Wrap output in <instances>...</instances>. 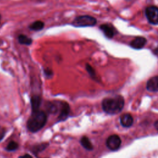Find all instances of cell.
<instances>
[{
  "label": "cell",
  "instance_id": "cell-1",
  "mask_svg": "<svg viewBox=\"0 0 158 158\" xmlns=\"http://www.w3.org/2000/svg\"><path fill=\"white\" fill-rule=\"evenodd\" d=\"M47 121V115L43 110L32 111L31 115L27 121V128L31 132L35 133L40 130L45 125Z\"/></svg>",
  "mask_w": 158,
  "mask_h": 158
},
{
  "label": "cell",
  "instance_id": "cell-2",
  "mask_svg": "<svg viewBox=\"0 0 158 158\" xmlns=\"http://www.w3.org/2000/svg\"><path fill=\"white\" fill-rule=\"evenodd\" d=\"M124 106V99L121 96L114 98H107L102 102L103 110L109 114H115L120 112Z\"/></svg>",
  "mask_w": 158,
  "mask_h": 158
},
{
  "label": "cell",
  "instance_id": "cell-3",
  "mask_svg": "<svg viewBox=\"0 0 158 158\" xmlns=\"http://www.w3.org/2000/svg\"><path fill=\"white\" fill-rule=\"evenodd\" d=\"M96 23V19L89 15H81L76 16L70 23L72 26L76 28L94 27Z\"/></svg>",
  "mask_w": 158,
  "mask_h": 158
},
{
  "label": "cell",
  "instance_id": "cell-4",
  "mask_svg": "<svg viewBox=\"0 0 158 158\" xmlns=\"http://www.w3.org/2000/svg\"><path fill=\"white\" fill-rule=\"evenodd\" d=\"M145 14L149 22L151 24H158V8L156 6H149L146 9Z\"/></svg>",
  "mask_w": 158,
  "mask_h": 158
},
{
  "label": "cell",
  "instance_id": "cell-5",
  "mask_svg": "<svg viewBox=\"0 0 158 158\" xmlns=\"http://www.w3.org/2000/svg\"><path fill=\"white\" fill-rule=\"evenodd\" d=\"M121 145L120 138L117 135L109 136L106 140V146L111 151L117 150Z\"/></svg>",
  "mask_w": 158,
  "mask_h": 158
},
{
  "label": "cell",
  "instance_id": "cell-6",
  "mask_svg": "<svg viewBox=\"0 0 158 158\" xmlns=\"http://www.w3.org/2000/svg\"><path fill=\"white\" fill-rule=\"evenodd\" d=\"M99 29L103 33L104 36L109 38H112L115 33V29L112 25L110 23H104L99 26Z\"/></svg>",
  "mask_w": 158,
  "mask_h": 158
},
{
  "label": "cell",
  "instance_id": "cell-7",
  "mask_svg": "<svg viewBox=\"0 0 158 158\" xmlns=\"http://www.w3.org/2000/svg\"><path fill=\"white\" fill-rule=\"evenodd\" d=\"M70 113V106L66 102H60V110L59 114L58 120L60 121L65 120Z\"/></svg>",
  "mask_w": 158,
  "mask_h": 158
},
{
  "label": "cell",
  "instance_id": "cell-8",
  "mask_svg": "<svg viewBox=\"0 0 158 158\" xmlns=\"http://www.w3.org/2000/svg\"><path fill=\"white\" fill-rule=\"evenodd\" d=\"M146 43H147V40L145 38L142 36H138L135 38L134 40H133L130 42V45L131 48L134 49H140L145 46Z\"/></svg>",
  "mask_w": 158,
  "mask_h": 158
},
{
  "label": "cell",
  "instance_id": "cell-9",
  "mask_svg": "<svg viewBox=\"0 0 158 158\" xmlns=\"http://www.w3.org/2000/svg\"><path fill=\"white\" fill-rule=\"evenodd\" d=\"M146 88L151 92H156L158 91V76L153 77L148 81Z\"/></svg>",
  "mask_w": 158,
  "mask_h": 158
},
{
  "label": "cell",
  "instance_id": "cell-10",
  "mask_svg": "<svg viewBox=\"0 0 158 158\" xmlns=\"http://www.w3.org/2000/svg\"><path fill=\"white\" fill-rule=\"evenodd\" d=\"M120 121L121 125L123 127H129L132 125L133 123V118L130 114L126 113L120 116Z\"/></svg>",
  "mask_w": 158,
  "mask_h": 158
},
{
  "label": "cell",
  "instance_id": "cell-11",
  "mask_svg": "<svg viewBox=\"0 0 158 158\" xmlns=\"http://www.w3.org/2000/svg\"><path fill=\"white\" fill-rule=\"evenodd\" d=\"M44 22L42 20H35L31 22L28 27V29L31 31H41L44 27Z\"/></svg>",
  "mask_w": 158,
  "mask_h": 158
},
{
  "label": "cell",
  "instance_id": "cell-12",
  "mask_svg": "<svg viewBox=\"0 0 158 158\" xmlns=\"http://www.w3.org/2000/svg\"><path fill=\"white\" fill-rule=\"evenodd\" d=\"M18 43L22 45L30 46L33 43V39L25 34H20L17 36Z\"/></svg>",
  "mask_w": 158,
  "mask_h": 158
},
{
  "label": "cell",
  "instance_id": "cell-13",
  "mask_svg": "<svg viewBox=\"0 0 158 158\" xmlns=\"http://www.w3.org/2000/svg\"><path fill=\"white\" fill-rule=\"evenodd\" d=\"M41 103V98L39 96H33L31 99V105L32 111L40 110V106Z\"/></svg>",
  "mask_w": 158,
  "mask_h": 158
},
{
  "label": "cell",
  "instance_id": "cell-14",
  "mask_svg": "<svg viewBox=\"0 0 158 158\" xmlns=\"http://www.w3.org/2000/svg\"><path fill=\"white\" fill-rule=\"evenodd\" d=\"M80 143L82 146L88 151H91L93 149L92 143H91L89 138L86 136H83L80 139Z\"/></svg>",
  "mask_w": 158,
  "mask_h": 158
},
{
  "label": "cell",
  "instance_id": "cell-15",
  "mask_svg": "<svg viewBox=\"0 0 158 158\" xmlns=\"http://www.w3.org/2000/svg\"><path fill=\"white\" fill-rule=\"evenodd\" d=\"M48 143H41L40 144H37L33 148V152H34L35 154H38L40 152L44 150L47 146H48Z\"/></svg>",
  "mask_w": 158,
  "mask_h": 158
},
{
  "label": "cell",
  "instance_id": "cell-16",
  "mask_svg": "<svg viewBox=\"0 0 158 158\" xmlns=\"http://www.w3.org/2000/svg\"><path fill=\"white\" fill-rule=\"evenodd\" d=\"M17 148H18V144L14 141H11L7 144L6 149L9 151H14L16 150Z\"/></svg>",
  "mask_w": 158,
  "mask_h": 158
},
{
  "label": "cell",
  "instance_id": "cell-17",
  "mask_svg": "<svg viewBox=\"0 0 158 158\" xmlns=\"http://www.w3.org/2000/svg\"><path fill=\"white\" fill-rule=\"evenodd\" d=\"M86 69L88 73L91 76V77H94L95 76V72L94 69L88 64H86Z\"/></svg>",
  "mask_w": 158,
  "mask_h": 158
},
{
  "label": "cell",
  "instance_id": "cell-18",
  "mask_svg": "<svg viewBox=\"0 0 158 158\" xmlns=\"http://www.w3.org/2000/svg\"><path fill=\"white\" fill-rule=\"evenodd\" d=\"M44 73L46 74V76H52V71L51 69H48V68L44 69Z\"/></svg>",
  "mask_w": 158,
  "mask_h": 158
},
{
  "label": "cell",
  "instance_id": "cell-19",
  "mask_svg": "<svg viewBox=\"0 0 158 158\" xmlns=\"http://www.w3.org/2000/svg\"><path fill=\"white\" fill-rule=\"evenodd\" d=\"M18 158H33L30 154H24L23 156H19Z\"/></svg>",
  "mask_w": 158,
  "mask_h": 158
},
{
  "label": "cell",
  "instance_id": "cell-20",
  "mask_svg": "<svg viewBox=\"0 0 158 158\" xmlns=\"http://www.w3.org/2000/svg\"><path fill=\"white\" fill-rule=\"evenodd\" d=\"M154 127H155V128H156V130L158 131V120L156 121V122L154 123Z\"/></svg>",
  "mask_w": 158,
  "mask_h": 158
},
{
  "label": "cell",
  "instance_id": "cell-21",
  "mask_svg": "<svg viewBox=\"0 0 158 158\" xmlns=\"http://www.w3.org/2000/svg\"><path fill=\"white\" fill-rule=\"evenodd\" d=\"M154 52L156 54H158V47L154 49Z\"/></svg>",
  "mask_w": 158,
  "mask_h": 158
},
{
  "label": "cell",
  "instance_id": "cell-22",
  "mask_svg": "<svg viewBox=\"0 0 158 158\" xmlns=\"http://www.w3.org/2000/svg\"><path fill=\"white\" fill-rule=\"evenodd\" d=\"M1 19H2V16H1V14H0V23H1Z\"/></svg>",
  "mask_w": 158,
  "mask_h": 158
},
{
  "label": "cell",
  "instance_id": "cell-23",
  "mask_svg": "<svg viewBox=\"0 0 158 158\" xmlns=\"http://www.w3.org/2000/svg\"><path fill=\"white\" fill-rule=\"evenodd\" d=\"M2 43V41H1V40H0V45H1V43Z\"/></svg>",
  "mask_w": 158,
  "mask_h": 158
}]
</instances>
